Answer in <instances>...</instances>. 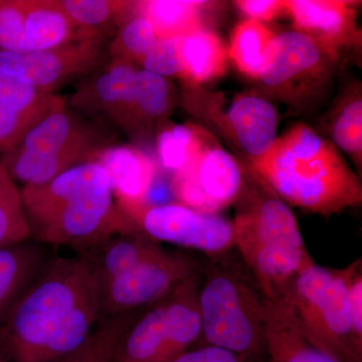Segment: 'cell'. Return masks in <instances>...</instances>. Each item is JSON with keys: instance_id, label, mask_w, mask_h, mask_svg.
I'll return each instance as SVG.
<instances>
[{"instance_id": "obj_10", "label": "cell", "mask_w": 362, "mask_h": 362, "mask_svg": "<svg viewBox=\"0 0 362 362\" xmlns=\"http://www.w3.org/2000/svg\"><path fill=\"white\" fill-rule=\"evenodd\" d=\"M185 103L188 110L213 126L247 161L263 156L278 138L277 109L261 93H240L225 107L218 95L188 89Z\"/></svg>"}, {"instance_id": "obj_9", "label": "cell", "mask_w": 362, "mask_h": 362, "mask_svg": "<svg viewBox=\"0 0 362 362\" xmlns=\"http://www.w3.org/2000/svg\"><path fill=\"white\" fill-rule=\"evenodd\" d=\"M337 59L304 33H279L270 63L258 81L269 96L301 109L322 94Z\"/></svg>"}, {"instance_id": "obj_12", "label": "cell", "mask_w": 362, "mask_h": 362, "mask_svg": "<svg viewBox=\"0 0 362 362\" xmlns=\"http://www.w3.org/2000/svg\"><path fill=\"white\" fill-rule=\"evenodd\" d=\"M194 276L189 259L161 249L100 288V317L123 315L152 306Z\"/></svg>"}, {"instance_id": "obj_31", "label": "cell", "mask_w": 362, "mask_h": 362, "mask_svg": "<svg viewBox=\"0 0 362 362\" xmlns=\"http://www.w3.org/2000/svg\"><path fill=\"white\" fill-rule=\"evenodd\" d=\"M335 144L346 152L357 166L362 163V98L361 86H354L340 100L331 121Z\"/></svg>"}, {"instance_id": "obj_20", "label": "cell", "mask_w": 362, "mask_h": 362, "mask_svg": "<svg viewBox=\"0 0 362 362\" xmlns=\"http://www.w3.org/2000/svg\"><path fill=\"white\" fill-rule=\"evenodd\" d=\"M156 242L141 233L116 235L84 252L98 287H102L160 251Z\"/></svg>"}, {"instance_id": "obj_18", "label": "cell", "mask_w": 362, "mask_h": 362, "mask_svg": "<svg viewBox=\"0 0 362 362\" xmlns=\"http://www.w3.org/2000/svg\"><path fill=\"white\" fill-rule=\"evenodd\" d=\"M92 161L106 169L122 213L147 204L156 166L143 150L132 145L113 144L100 151Z\"/></svg>"}, {"instance_id": "obj_16", "label": "cell", "mask_w": 362, "mask_h": 362, "mask_svg": "<svg viewBox=\"0 0 362 362\" xmlns=\"http://www.w3.org/2000/svg\"><path fill=\"white\" fill-rule=\"evenodd\" d=\"M357 4L349 0H284L285 13L291 16L295 30L337 57L361 42Z\"/></svg>"}, {"instance_id": "obj_6", "label": "cell", "mask_w": 362, "mask_h": 362, "mask_svg": "<svg viewBox=\"0 0 362 362\" xmlns=\"http://www.w3.org/2000/svg\"><path fill=\"white\" fill-rule=\"evenodd\" d=\"M304 337L340 362H362L341 269L305 267L283 298Z\"/></svg>"}, {"instance_id": "obj_5", "label": "cell", "mask_w": 362, "mask_h": 362, "mask_svg": "<svg viewBox=\"0 0 362 362\" xmlns=\"http://www.w3.org/2000/svg\"><path fill=\"white\" fill-rule=\"evenodd\" d=\"M113 140L103 123L83 116L66 103L28 131L1 160L16 182L35 187L92 161L100 151L115 144Z\"/></svg>"}, {"instance_id": "obj_8", "label": "cell", "mask_w": 362, "mask_h": 362, "mask_svg": "<svg viewBox=\"0 0 362 362\" xmlns=\"http://www.w3.org/2000/svg\"><path fill=\"white\" fill-rule=\"evenodd\" d=\"M197 277L140 313L119 342L112 362H173L202 337Z\"/></svg>"}, {"instance_id": "obj_19", "label": "cell", "mask_w": 362, "mask_h": 362, "mask_svg": "<svg viewBox=\"0 0 362 362\" xmlns=\"http://www.w3.org/2000/svg\"><path fill=\"white\" fill-rule=\"evenodd\" d=\"M266 354L270 362H340L304 337L284 301L265 299Z\"/></svg>"}, {"instance_id": "obj_4", "label": "cell", "mask_w": 362, "mask_h": 362, "mask_svg": "<svg viewBox=\"0 0 362 362\" xmlns=\"http://www.w3.org/2000/svg\"><path fill=\"white\" fill-rule=\"evenodd\" d=\"M235 204L233 247L251 269L263 297L282 300L298 274L314 262L296 218L250 169Z\"/></svg>"}, {"instance_id": "obj_2", "label": "cell", "mask_w": 362, "mask_h": 362, "mask_svg": "<svg viewBox=\"0 0 362 362\" xmlns=\"http://www.w3.org/2000/svg\"><path fill=\"white\" fill-rule=\"evenodd\" d=\"M21 194L30 238L40 245L82 254L114 235L137 233L115 204L110 177L97 161L74 166L44 185L23 187Z\"/></svg>"}, {"instance_id": "obj_37", "label": "cell", "mask_w": 362, "mask_h": 362, "mask_svg": "<svg viewBox=\"0 0 362 362\" xmlns=\"http://www.w3.org/2000/svg\"><path fill=\"white\" fill-rule=\"evenodd\" d=\"M173 362H254L238 356L230 350L206 344L195 349H188Z\"/></svg>"}, {"instance_id": "obj_3", "label": "cell", "mask_w": 362, "mask_h": 362, "mask_svg": "<svg viewBox=\"0 0 362 362\" xmlns=\"http://www.w3.org/2000/svg\"><path fill=\"white\" fill-rule=\"evenodd\" d=\"M249 169L289 206L330 216L361 206V180L332 142L304 123L279 136Z\"/></svg>"}, {"instance_id": "obj_7", "label": "cell", "mask_w": 362, "mask_h": 362, "mask_svg": "<svg viewBox=\"0 0 362 362\" xmlns=\"http://www.w3.org/2000/svg\"><path fill=\"white\" fill-rule=\"evenodd\" d=\"M206 344L254 362L266 354L265 298L235 272H214L197 294Z\"/></svg>"}, {"instance_id": "obj_17", "label": "cell", "mask_w": 362, "mask_h": 362, "mask_svg": "<svg viewBox=\"0 0 362 362\" xmlns=\"http://www.w3.org/2000/svg\"><path fill=\"white\" fill-rule=\"evenodd\" d=\"M66 102L0 70V152L16 148L26 133Z\"/></svg>"}, {"instance_id": "obj_34", "label": "cell", "mask_w": 362, "mask_h": 362, "mask_svg": "<svg viewBox=\"0 0 362 362\" xmlns=\"http://www.w3.org/2000/svg\"><path fill=\"white\" fill-rule=\"evenodd\" d=\"M140 69L170 80L185 81V66L181 56V37L161 39L142 62Z\"/></svg>"}, {"instance_id": "obj_11", "label": "cell", "mask_w": 362, "mask_h": 362, "mask_svg": "<svg viewBox=\"0 0 362 362\" xmlns=\"http://www.w3.org/2000/svg\"><path fill=\"white\" fill-rule=\"evenodd\" d=\"M136 232L153 242L223 254L233 247L232 221L182 204H143L123 213Z\"/></svg>"}, {"instance_id": "obj_14", "label": "cell", "mask_w": 362, "mask_h": 362, "mask_svg": "<svg viewBox=\"0 0 362 362\" xmlns=\"http://www.w3.org/2000/svg\"><path fill=\"white\" fill-rule=\"evenodd\" d=\"M244 183L245 173L239 162L216 141L175 173L173 187L180 204L202 213L218 214L235 204Z\"/></svg>"}, {"instance_id": "obj_30", "label": "cell", "mask_w": 362, "mask_h": 362, "mask_svg": "<svg viewBox=\"0 0 362 362\" xmlns=\"http://www.w3.org/2000/svg\"><path fill=\"white\" fill-rule=\"evenodd\" d=\"M139 311L101 319L85 342L59 362H112L119 342Z\"/></svg>"}, {"instance_id": "obj_35", "label": "cell", "mask_w": 362, "mask_h": 362, "mask_svg": "<svg viewBox=\"0 0 362 362\" xmlns=\"http://www.w3.org/2000/svg\"><path fill=\"white\" fill-rule=\"evenodd\" d=\"M347 298H349L350 318L352 329L357 341L362 344V264L356 259L346 268L341 269Z\"/></svg>"}, {"instance_id": "obj_15", "label": "cell", "mask_w": 362, "mask_h": 362, "mask_svg": "<svg viewBox=\"0 0 362 362\" xmlns=\"http://www.w3.org/2000/svg\"><path fill=\"white\" fill-rule=\"evenodd\" d=\"M140 68L110 61L85 78L68 106L87 118H104L134 137L136 80Z\"/></svg>"}, {"instance_id": "obj_32", "label": "cell", "mask_w": 362, "mask_h": 362, "mask_svg": "<svg viewBox=\"0 0 362 362\" xmlns=\"http://www.w3.org/2000/svg\"><path fill=\"white\" fill-rule=\"evenodd\" d=\"M30 239L21 189L0 160V249Z\"/></svg>"}, {"instance_id": "obj_33", "label": "cell", "mask_w": 362, "mask_h": 362, "mask_svg": "<svg viewBox=\"0 0 362 362\" xmlns=\"http://www.w3.org/2000/svg\"><path fill=\"white\" fill-rule=\"evenodd\" d=\"M25 52L23 0H0V52Z\"/></svg>"}, {"instance_id": "obj_21", "label": "cell", "mask_w": 362, "mask_h": 362, "mask_svg": "<svg viewBox=\"0 0 362 362\" xmlns=\"http://www.w3.org/2000/svg\"><path fill=\"white\" fill-rule=\"evenodd\" d=\"M49 258L42 245L35 242L0 249V323Z\"/></svg>"}, {"instance_id": "obj_38", "label": "cell", "mask_w": 362, "mask_h": 362, "mask_svg": "<svg viewBox=\"0 0 362 362\" xmlns=\"http://www.w3.org/2000/svg\"><path fill=\"white\" fill-rule=\"evenodd\" d=\"M0 362H7L6 357L4 356V354H1V351H0Z\"/></svg>"}, {"instance_id": "obj_29", "label": "cell", "mask_w": 362, "mask_h": 362, "mask_svg": "<svg viewBox=\"0 0 362 362\" xmlns=\"http://www.w3.org/2000/svg\"><path fill=\"white\" fill-rule=\"evenodd\" d=\"M158 40L153 26L136 9L135 1H132L107 47L109 59L140 68Z\"/></svg>"}, {"instance_id": "obj_22", "label": "cell", "mask_w": 362, "mask_h": 362, "mask_svg": "<svg viewBox=\"0 0 362 362\" xmlns=\"http://www.w3.org/2000/svg\"><path fill=\"white\" fill-rule=\"evenodd\" d=\"M25 52L47 51L78 40L77 26L59 0H23Z\"/></svg>"}, {"instance_id": "obj_1", "label": "cell", "mask_w": 362, "mask_h": 362, "mask_svg": "<svg viewBox=\"0 0 362 362\" xmlns=\"http://www.w3.org/2000/svg\"><path fill=\"white\" fill-rule=\"evenodd\" d=\"M100 320V289L85 257H49L0 323V351L7 362H59Z\"/></svg>"}, {"instance_id": "obj_28", "label": "cell", "mask_w": 362, "mask_h": 362, "mask_svg": "<svg viewBox=\"0 0 362 362\" xmlns=\"http://www.w3.org/2000/svg\"><path fill=\"white\" fill-rule=\"evenodd\" d=\"M214 142V135L197 124H169L159 128L157 156L164 168L177 173Z\"/></svg>"}, {"instance_id": "obj_26", "label": "cell", "mask_w": 362, "mask_h": 362, "mask_svg": "<svg viewBox=\"0 0 362 362\" xmlns=\"http://www.w3.org/2000/svg\"><path fill=\"white\" fill-rule=\"evenodd\" d=\"M276 35L264 23L245 20L230 37L228 57L247 77L258 81L273 54Z\"/></svg>"}, {"instance_id": "obj_24", "label": "cell", "mask_w": 362, "mask_h": 362, "mask_svg": "<svg viewBox=\"0 0 362 362\" xmlns=\"http://www.w3.org/2000/svg\"><path fill=\"white\" fill-rule=\"evenodd\" d=\"M181 56L187 85L199 86L220 78L228 68L225 45L206 26L181 37Z\"/></svg>"}, {"instance_id": "obj_13", "label": "cell", "mask_w": 362, "mask_h": 362, "mask_svg": "<svg viewBox=\"0 0 362 362\" xmlns=\"http://www.w3.org/2000/svg\"><path fill=\"white\" fill-rule=\"evenodd\" d=\"M109 59L105 44L77 40L47 51L0 52V70L40 92L56 94L69 83L96 73Z\"/></svg>"}, {"instance_id": "obj_27", "label": "cell", "mask_w": 362, "mask_h": 362, "mask_svg": "<svg viewBox=\"0 0 362 362\" xmlns=\"http://www.w3.org/2000/svg\"><path fill=\"white\" fill-rule=\"evenodd\" d=\"M206 1L146 0L135 1L136 9L153 26L159 40L180 37L202 28Z\"/></svg>"}, {"instance_id": "obj_36", "label": "cell", "mask_w": 362, "mask_h": 362, "mask_svg": "<svg viewBox=\"0 0 362 362\" xmlns=\"http://www.w3.org/2000/svg\"><path fill=\"white\" fill-rule=\"evenodd\" d=\"M233 4L250 20L259 23L274 21L285 13L284 0H239Z\"/></svg>"}, {"instance_id": "obj_25", "label": "cell", "mask_w": 362, "mask_h": 362, "mask_svg": "<svg viewBox=\"0 0 362 362\" xmlns=\"http://www.w3.org/2000/svg\"><path fill=\"white\" fill-rule=\"evenodd\" d=\"M69 18L77 26L78 40L105 44L113 37L119 21L132 1L122 0H59Z\"/></svg>"}, {"instance_id": "obj_23", "label": "cell", "mask_w": 362, "mask_h": 362, "mask_svg": "<svg viewBox=\"0 0 362 362\" xmlns=\"http://www.w3.org/2000/svg\"><path fill=\"white\" fill-rule=\"evenodd\" d=\"M176 103L169 78L139 69L136 80L134 137L148 136L165 124Z\"/></svg>"}]
</instances>
